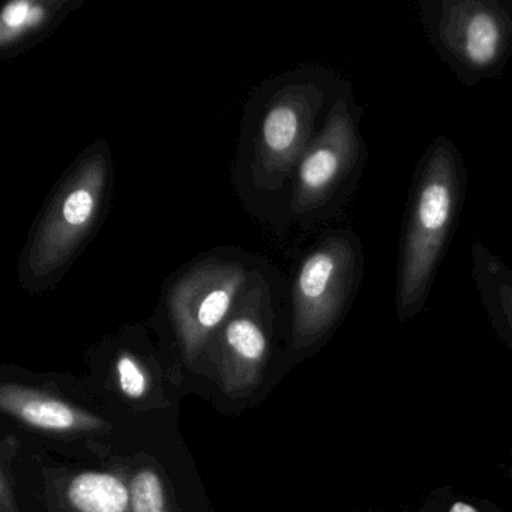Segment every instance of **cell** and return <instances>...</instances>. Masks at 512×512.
Returning a JSON list of instances; mask_svg holds the SVG:
<instances>
[{"mask_svg":"<svg viewBox=\"0 0 512 512\" xmlns=\"http://www.w3.org/2000/svg\"><path fill=\"white\" fill-rule=\"evenodd\" d=\"M362 118L364 107L356 103L349 85L299 163L292 199L293 211L299 217L329 214L358 187L368 160Z\"/></svg>","mask_w":512,"mask_h":512,"instance_id":"cell-3","label":"cell"},{"mask_svg":"<svg viewBox=\"0 0 512 512\" xmlns=\"http://www.w3.org/2000/svg\"><path fill=\"white\" fill-rule=\"evenodd\" d=\"M347 86L320 76L290 83L277 95L260 130L256 161L259 181L275 185L299 166L317 136L320 113L331 109Z\"/></svg>","mask_w":512,"mask_h":512,"instance_id":"cell-6","label":"cell"},{"mask_svg":"<svg viewBox=\"0 0 512 512\" xmlns=\"http://www.w3.org/2000/svg\"><path fill=\"white\" fill-rule=\"evenodd\" d=\"M119 389L130 400H142L149 391L151 379L142 362L131 353H119L115 364Z\"/></svg>","mask_w":512,"mask_h":512,"instance_id":"cell-14","label":"cell"},{"mask_svg":"<svg viewBox=\"0 0 512 512\" xmlns=\"http://www.w3.org/2000/svg\"><path fill=\"white\" fill-rule=\"evenodd\" d=\"M220 377L224 392L242 397L262 382L268 361V338L253 314L238 311L223 325Z\"/></svg>","mask_w":512,"mask_h":512,"instance_id":"cell-8","label":"cell"},{"mask_svg":"<svg viewBox=\"0 0 512 512\" xmlns=\"http://www.w3.org/2000/svg\"><path fill=\"white\" fill-rule=\"evenodd\" d=\"M131 512H173L166 484L157 470L143 467L130 481Z\"/></svg>","mask_w":512,"mask_h":512,"instance_id":"cell-13","label":"cell"},{"mask_svg":"<svg viewBox=\"0 0 512 512\" xmlns=\"http://www.w3.org/2000/svg\"><path fill=\"white\" fill-rule=\"evenodd\" d=\"M64 4L59 2H32L16 0L5 5L0 16V46L10 47L25 41V38L43 31L58 16Z\"/></svg>","mask_w":512,"mask_h":512,"instance_id":"cell-12","label":"cell"},{"mask_svg":"<svg viewBox=\"0 0 512 512\" xmlns=\"http://www.w3.org/2000/svg\"><path fill=\"white\" fill-rule=\"evenodd\" d=\"M109 182V164L101 152L80 161L47 209L29 250L32 277L47 280L61 271L97 223Z\"/></svg>","mask_w":512,"mask_h":512,"instance_id":"cell-5","label":"cell"},{"mask_svg":"<svg viewBox=\"0 0 512 512\" xmlns=\"http://www.w3.org/2000/svg\"><path fill=\"white\" fill-rule=\"evenodd\" d=\"M19 451V440L5 436L0 445V512H20L14 493L13 463Z\"/></svg>","mask_w":512,"mask_h":512,"instance_id":"cell-15","label":"cell"},{"mask_svg":"<svg viewBox=\"0 0 512 512\" xmlns=\"http://www.w3.org/2000/svg\"><path fill=\"white\" fill-rule=\"evenodd\" d=\"M364 274V247L353 230L340 229L320 239L302 262L293 290L296 349L316 346L337 328Z\"/></svg>","mask_w":512,"mask_h":512,"instance_id":"cell-4","label":"cell"},{"mask_svg":"<svg viewBox=\"0 0 512 512\" xmlns=\"http://www.w3.org/2000/svg\"><path fill=\"white\" fill-rule=\"evenodd\" d=\"M428 43L464 86L499 79L512 62V0H419Z\"/></svg>","mask_w":512,"mask_h":512,"instance_id":"cell-2","label":"cell"},{"mask_svg":"<svg viewBox=\"0 0 512 512\" xmlns=\"http://www.w3.org/2000/svg\"><path fill=\"white\" fill-rule=\"evenodd\" d=\"M65 502L73 512H131L130 484L107 472H82L68 481Z\"/></svg>","mask_w":512,"mask_h":512,"instance_id":"cell-11","label":"cell"},{"mask_svg":"<svg viewBox=\"0 0 512 512\" xmlns=\"http://www.w3.org/2000/svg\"><path fill=\"white\" fill-rule=\"evenodd\" d=\"M467 167L452 140L437 136L410 182L398 242L395 310L400 323L424 311L464 208Z\"/></svg>","mask_w":512,"mask_h":512,"instance_id":"cell-1","label":"cell"},{"mask_svg":"<svg viewBox=\"0 0 512 512\" xmlns=\"http://www.w3.org/2000/svg\"><path fill=\"white\" fill-rule=\"evenodd\" d=\"M470 274L494 331L512 350V268L484 242L470 247Z\"/></svg>","mask_w":512,"mask_h":512,"instance_id":"cell-10","label":"cell"},{"mask_svg":"<svg viewBox=\"0 0 512 512\" xmlns=\"http://www.w3.org/2000/svg\"><path fill=\"white\" fill-rule=\"evenodd\" d=\"M0 407L23 424L47 433H98L110 427L88 410L19 383L0 386Z\"/></svg>","mask_w":512,"mask_h":512,"instance_id":"cell-9","label":"cell"},{"mask_svg":"<svg viewBox=\"0 0 512 512\" xmlns=\"http://www.w3.org/2000/svg\"><path fill=\"white\" fill-rule=\"evenodd\" d=\"M245 281L239 263L209 260L191 269L173 287L170 313L185 356L194 361L223 326Z\"/></svg>","mask_w":512,"mask_h":512,"instance_id":"cell-7","label":"cell"},{"mask_svg":"<svg viewBox=\"0 0 512 512\" xmlns=\"http://www.w3.org/2000/svg\"><path fill=\"white\" fill-rule=\"evenodd\" d=\"M446 512H481L479 509H476L475 506L469 505L466 502H455L449 506L448 511Z\"/></svg>","mask_w":512,"mask_h":512,"instance_id":"cell-16","label":"cell"}]
</instances>
